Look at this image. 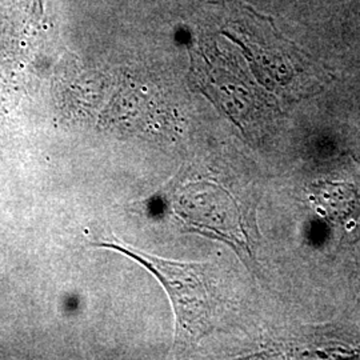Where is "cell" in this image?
<instances>
[{"label": "cell", "mask_w": 360, "mask_h": 360, "mask_svg": "<svg viewBox=\"0 0 360 360\" xmlns=\"http://www.w3.org/2000/svg\"><path fill=\"white\" fill-rule=\"evenodd\" d=\"M98 245L132 257L159 279L174 306L178 338L193 340L206 334L211 322L212 303L203 264L166 260L120 242H105Z\"/></svg>", "instance_id": "1"}]
</instances>
